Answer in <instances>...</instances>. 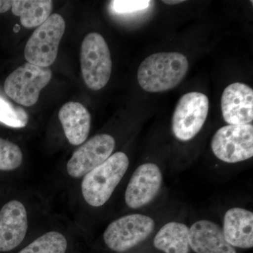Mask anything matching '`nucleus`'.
Returning <instances> with one entry per match:
<instances>
[{
	"label": "nucleus",
	"instance_id": "6",
	"mask_svg": "<svg viewBox=\"0 0 253 253\" xmlns=\"http://www.w3.org/2000/svg\"><path fill=\"white\" fill-rule=\"evenodd\" d=\"M210 102L203 93H186L179 99L172 118V129L176 139L191 140L202 129L207 119Z\"/></svg>",
	"mask_w": 253,
	"mask_h": 253
},
{
	"label": "nucleus",
	"instance_id": "20",
	"mask_svg": "<svg viewBox=\"0 0 253 253\" xmlns=\"http://www.w3.org/2000/svg\"><path fill=\"white\" fill-rule=\"evenodd\" d=\"M23 153L17 145L0 138V170L17 169L23 163Z\"/></svg>",
	"mask_w": 253,
	"mask_h": 253
},
{
	"label": "nucleus",
	"instance_id": "24",
	"mask_svg": "<svg viewBox=\"0 0 253 253\" xmlns=\"http://www.w3.org/2000/svg\"><path fill=\"white\" fill-rule=\"evenodd\" d=\"M15 33H17L18 31L20 30V26H18V24H16V26H15V27L14 28Z\"/></svg>",
	"mask_w": 253,
	"mask_h": 253
},
{
	"label": "nucleus",
	"instance_id": "7",
	"mask_svg": "<svg viewBox=\"0 0 253 253\" xmlns=\"http://www.w3.org/2000/svg\"><path fill=\"white\" fill-rule=\"evenodd\" d=\"M154 228L155 221L149 216L129 214L109 224L104 234V242L112 251L124 252L147 239Z\"/></svg>",
	"mask_w": 253,
	"mask_h": 253
},
{
	"label": "nucleus",
	"instance_id": "23",
	"mask_svg": "<svg viewBox=\"0 0 253 253\" xmlns=\"http://www.w3.org/2000/svg\"><path fill=\"white\" fill-rule=\"evenodd\" d=\"M184 1H182V0H171V1H163V2H164L165 4L173 5V4H179V3L184 2Z\"/></svg>",
	"mask_w": 253,
	"mask_h": 253
},
{
	"label": "nucleus",
	"instance_id": "22",
	"mask_svg": "<svg viewBox=\"0 0 253 253\" xmlns=\"http://www.w3.org/2000/svg\"><path fill=\"white\" fill-rule=\"evenodd\" d=\"M13 1L10 0H0V14L6 12L11 9Z\"/></svg>",
	"mask_w": 253,
	"mask_h": 253
},
{
	"label": "nucleus",
	"instance_id": "12",
	"mask_svg": "<svg viewBox=\"0 0 253 253\" xmlns=\"http://www.w3.org/2000/svg\"><path fill=\"white\" fill-rule=\"evenodd\" d=\"M26 208L18 201H11L0 211V252H9L22 243L28 231Z\"/></svg>",
	"mask_w": 253,
	"mask_h": 253
},
{
	"label": "nucleus",
	"instance_id": "4",
	"mask_svg": "<svg viewBox=\"0 0 253 253\" xmlns=\"http://www.w3.org/2000/svg\"><path fill=\"white\" fill-rule=\"evenodd\" d=\"M66 29V22L60 14H53L38 26L26 43L25 59L28 63L48 68L57 58L59 46Z\"/></svg>",
	"mask_w": 253,
	"mask_h": 253
},
{
	"label": "nucleus",
	"instance_id": "14",
	"mask_svg": "<svg viewBox=\"0 0 253 253\" xmlns=\"http://www.w3.org/2000/svg\"><path fill=\"white\" fill-rule=\"evenodd\" d=\"M224 237L234 248L251 249L253 246V213L241 208L226 211L222 229Z\"/></svg>",
	"mask_w": 253,
	"mask_h": 253
},
{
	"label": "nucleus",
	"instance_id": "9",
	"mask_svg": "<svg viewBox=\"0 0 253 253\" xmlns=\"http://www.w3.org/2000/svg\"><path fill=\"white\" fill-rule=\"evenodd\" d=\"M115 145L114 138L109 134L93 136L73 153L67 163L68 174L74 178L84 176L112 155Z\"/></svg>",
	"mask_w": 253,
	"mask_h": 253
},
{
	"label": "nucleus",
	"instance_id": "3",
	"mask_svg": "<svg viewBox=\"0 0 253 253\" xmlns=\"http://www.w3.org/2000/svg\"><path fill=\"white\" fill-rule=\"evenodd\" d=\"M81 66L84 83L91 90H100L109 83L112 71L111 53L99 33H89L83 40Z\"/></svg>",
	"mask_w": 253,
	"mask_h": 253
},
{
	"label": "nucleus",
	"instance_id": "13",
	"mask_svg": "<svg viewBox=\"0 0 253 253\" xmlns=\"http://www.w3.org/2000/svg\"><path fill=\"white\" fill-rule=\"evenodd\" d=\"M189 246L196 253H236L220 226L209 220L196 221L189 228Z\"/></svg>",
	"mask_w": 253,
	"mask_h": 253
},
{
	"label": "nucleus",
	"instance_id": "11",
	"mask_svg": "<svg viewBox=\"0 0 253 253\" xmlns=\"http://www.w3.org/2000/svg\"><path fill=\"white\" fill-rule=\"evenodd\" d=\"M222 117L228 125H248L253 120V90L244 83L226 86L221 99Z\"/></svg>",
	"mask_w": 253,
	"mask_h": 253
},
{
	"label": "nucleus",
	"instance_id": "19",
	"mask_svg": "<svg viewBox=\"0 0 253 253\" xmlns=\"http://www.w3.org/2000/svg\"><path fill=\"white\" fill-rule=\"evenodd\" d=\"M67 240L61 233L50 231L35 240L18 253H66Z\"/></svg>",
	"mask_w": 253,
	"mask_h": 253
},
{
	"label": "nucleus",
	"instance_id": "1",
	"mask_svg": "<svg viewBox=\"0 0 253 253\" xmlns=\"http://www.w3.org/2000/svg\"><path fill=\"white\" fill-rule=\"evenodd\" d=\"M189 71V61L178 52L156 53L142 61L138 69L139 85L148 92H162L177 86Z\"/></svg>",
	"mask_w": 253,
	"mask_h": 253
},
{
	"label": "nucleus",
	"instance_id": "5",
	"mask_svg": "<svg viewBox=\"0 0 253 253\" xmlns=\"http://www.w3.org/2000/svg\"><path fill=\"white\" fill-rule=\"evenodd\" d=\"M52 78V71L26 63L13 71L4 82V90L16 104L30 107L38 102L40 93Z\"/></svg>",
	"mask_w": 253,
	"mask_h": 253
},
{
	"label": "nucleus",
	"instance_id": "8",
	"mask_svg": "<svg viewBox=\"0 0 253 253\" xmlns=\"http://www.w3.org/2000/svg\"><path fill=\"white\" fill-rule=\"evenodd\" d=\"M213 154L223 162L236 163L253 156V125L222 126L211 141Z\"/></svg>",
	"mask_w": 253,
	"mask_h": 253
},
{
	"label": "nucleus",
	"instance_id": "2",
	"mask_svg": "<svg viewBox=\"0 0 253 253\" xmlns=\"http://www.w3.org/2000/svg\"><path fill=\"white\" fill-rule=\"evenodd\" d=\"M129 158L117 152L102 164L88 172L82 181V193L89 206L100 207L106 204L129 167Z\"/></svg>",
	"mask_w": 253,
	"mask_h": 253
},
{
	"label": "nucleus",
	"instance_id": "17",
	"mask_svg": "<svg viewBox=\"0 0 253 253\" xmlns=\"http://www.w3.org/2000/svg\"><path fill=\"white\" fill-rule=\"evenodd\" d=\"M51 0H14L11 11L21 18L23 27L33 28L41 26L51 15Z\"/></svg>",
	"mask_w": 253,
	"mask_h": 253
},
{
	"label": "nucleus",
	"instance_id": "15",
	"mask_svg": "<svg viewBox=\"0 0 253 253\" xmlns=\"http://www.w3.org/2000/svg\"><path fill=\"white\" fill-rule=\"evenodd\" d=\"M60 122L68 141L72 145L83 144L87 139L91 128V115L81 103L63 105L59 113Z\"/></svg>",
	"mask_w": 253,
	"mask_h": 253
},
{
	"label": "nucleus",
	"instance_id": "10",
	"mask_svg": "<svg viewBox=\"0 0 253 253\" xmlns=\"http://www.w3.org/2000/svg\"><path fill=\"white\" fill-rule=\"evenodd\" d=\"M161 169L154 163H145L136 168L126 191V202L132 209L143 207L154 199L162 185Z\"/></svg>",
	"mask_w": 253,
	"mask_h": 253
},
{
	"label": "nucleus",
	"instance_id": "18",
	"mask_svg": "<svg viewBox=\"0 0 253 253\" xmlns=\"http://www.w3.org/2000/svg\"><path fill=\"white\" fill-rule=\"evenodd\" d=\"M28 113L8 97L4 89L0 86V123L13 128H23L27 126Z\"/></svg>",
	"mask_w": 253,
	"mask_h": 253
},
{
	"label": "nucleus",
	"instance_id": "16",
	"mask_svg": "<svg viewBox=\"0 0 253 253\" xmlns=\"http://www.w3.org/2000/svg\"><path fill=\"white\" fill-rule=\"evenodd\" d=\"M154 244L165 253H189V227L175 221L168 223L156 234Z\"/></svg>",
	"mask_w": 253,
	"mask_h": 253
},
{
	"label": "nucleus",
	"instance_id": "21",
	"mask_svg": "<svg viewBox=\"0 0 253 253\" xmlns=\"http://www.w3.org/2000/svg\"><path fill=\"white\" fill-rule=\"evenodd\" d=\"M151 4L149 0H116L111 1V7L115 13L120 14H131L136 11L147 9Z\"/></svg>",
	"mask_w": 253,
	"mask_h": 253
}]
</instances>
